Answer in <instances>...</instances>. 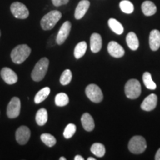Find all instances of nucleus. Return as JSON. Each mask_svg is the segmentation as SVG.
I'll return each instance as SVG.
<instances>
[{
	"label": "nucleus",
	"mask_w": 160,
	"mask_h": 160,
	"mask_svg": "<svg viewBox=\"0 0 160 160\" xmlns=\"http://www.w3.org/2000/svg\"><path fill=\"white\" fill-rule=\"evenodd\" d=\"M31 53V49L28 45L23 44L17 46L11 51V57L13 62L22 64L28 58Z\"/></svg>",
	"instance_id": "1"
},
{
	"label": "nucleus",
	"mask_w": 160,
	"mask_h": 160,
	"mask_svg": "<svg viewBox=\"0 0 160 160\" xmlns=\"http://www.w3.org/2000/svg\"><path fill=\"white\" fill-rule=\"evenodd\" d=\"M62 13L59 11H51L45 14L40 21L42 28L44 31L53 29L62 18Z\"/></svg>",
	"instance_id": "2"
},
{
	"label": "nucleus",
	"mask_w": 160,
	"mask_h": 160,
	"mask_svg": "<svg viewBox=\"0 0 160 160\" xmlns=\"http://www.w3.org/2000/svg\"><path fill=\"white\" fill-rule=\"evenodd\" d=\"M49 65V60L48 58L43 57L36 64L34 68L31 73V78L33 81L40 82L45 77Z\"/></svg>",
	"instance_id": "3"
},
{
	"label": "nucleus",
	"mask_w": 160,
	"mask_h": 160,
	"mask_svg": "<svg viewBox=\"0 0 160 160\" xmlns=\"http://www.w3.org/2000/svg\"><path fill=\"white\" fill-rule=\"evenodd\" d=\"M125 95L128 99H137L141 94L142 88L141 84L137 79H129L125 86Z\"/></svg>",
	"instance_id": "4"
},
{
	"label": "nucleus",
	"mask_w": 160,
	"mask_h": 160,
	"mask_svg": "<svg viewBox=\"0 0 160 160\" xmlns=\"http://www.w3.org/2000/svg\"><path fill=\"white\" fill-rule=\"evenodd\" d=\"M147 148V143L145 138L142 136H135L132 137L128 143V149L131 153L139 154L143 153Z\"/></svg>",
	"instance_id": "5"
},
{
	"label": "nucleus",
	"mask_w": 160,
	"mask_h": 160,
	"mask_svg": "<svg viewBox=\"0 0 160 160\" xmlns=\"http://www.w3.org/2000/svg\"><path fill=\"white\" fill-rule=\"evenodd\" d=\"M85 93L88 98L95 103H99L103 99V93L99 86L95 84L88 85L85 89Z\"/></svg>",
	"instance_id": "6"
},
{
	"label": "nucleus",
	"mask_w": 160,
	"mask_h": 160,
	"mask_svg": "<svg viewBox=\"0 0 160 160\" xmlns=\"http://www.w3.org/2000/svg\"><path fill=\"white\" fill-rule=\"evenodd\" d=\"M11 11L13 17L17 19H25L29 17V11L23 3L15 2L11 5Z\"/></svg>",
	"instance_id": "7"
},
{
	"label": "nucleus",
	"mask_w": 160,
	"mask_h": 160,
	"mask_svg": "<svg viewBox=\"0 0 160 160\" xmlns=\"http://www.w3.org/2000/svg\"><path fill=\"white\" fill-rule=\"evenodd\" d=\"M21 102L18 97H13L7 107V115L10 119H14L19 116Z\"/></svg>",
	"instance_id": "8"
},
{
	"label": "nucleus",
	"mask_w": 160,
	"mask_h": 160,
	"mask_svg": "<svg viewBox=\"0 0 160 160\" xmlns=\"http://www.w3.org/2000/svg\"><path fill=\"white\" fill-rule=\"evenodd\" d=\"M71 30V23L69 21H66L60 28L57 36V43L58 45H62L68 39Z\"/></svg>",
	"instance_id": "9"
},
{
	"label": "nucleus",
	"mask_w": 160,
	"mask_h": 160,
	"mask_svg": "<svg viewBox=\"0 0 160 160\" xmlns=\"http://www.w3.org/2000/svg\"><path fill=\"white\" fill-rule=\"evenodd\" d=\"M31 137V131L27 126H20L16 131V139L19 145H25Z\"/></svg>",
	"instance_id": "10"
},
{
	"label": "nucleus",
	"mask_w": 160,
	"mask_h": 160,
	"mask_svg": "<svg viewBox=\"0 0 160 160\" xmlns=\"http://www.w3.org/2000/svg\"><path fill=\"white\" fill-rule=\"evenodd\" d=\"M1 77L8 85H13L17 83L18 81L17 74L15 73L13 70H11L9 68H3L0 72Z\"/></svg>",
	"instance_id": "11"
},
{
	"label": "nucleus",
	"mask_w": 160,
	"mask_h": 160,
	"mask_svg": "<svg viewBox=\"0 0 160 160\" xmlns=\"http://www.w3.org/2000/svg\"><path fill=\"white\" fill-rule=\"evenodd\" d=\"M108 51L109 54L115 58H121L125 55V50L117 42L111 41L108 45Z\"/></svg>",
	"instance_id": "12"
},
{
	"label": "nucleus",
	"mask_w": 160,
	"mask_h": 160,
	"mask_svg": "<svg viewBox=\"0 0 160 160\" xmlns=\"http://www.w3.org/2000/svg\"><path fill=\"white\" fill-rule=\"evenodd\" d=\"M157 96L154 93H151L144 99L141 104V108L145 111H151L157 107Z\"/></svg>",
	"instance_id": "13"
},
{
	"label": "nucleus",
	"mask_w": 160,
	"mask_h": 160,
	"mask_svg": "<svg viewBox=\"0 0 160 160\" xmlns=\"http://www.w3.org/2000/svg\"><path fill=\"white\" fill-rule=\"evenodd\" d=\"M90 5H91V3L88 0H81L79 2L75 10L74 17L76 19L79 20L84 17L85 13L88 11Z\"/></svg>",
	"instance_id": "14"
},
{
	"label": "nucleus",
	"mask_w": 160,
	"mask_h": 160,
	"mask_svg": "<svg viewBox=\"0 0 160 160\" xmlns=\"http://www.w3.org/2000/svg\"><path fill=\"white\" fill-rule=\"evenodd\" d=\"M149 45L152 51H156L160 48V31L153 30L150 33Z\"/></svg>",
	"instance_id": "15"
},
{
	"label": "nucleus",
	"mask_w": 160,
	"mask_h": 160,
	"mask_svg": "<svg viewBox=\"0 0 160 160\" xmlns=\"http://www.w3.org/2000/svg\"><path fill=\"white\" fill-rule=\"evenodd\" d=\"M102 47V39L99 33H93L91 37V50L93 53H98Z\"/></svg>",
	"instance_id": "16"
},
{
	"label": "nucleus",
	"mask_w": 160,
	"mask_h": 160,
	"mask_svg": "<svg viewBox=\"0 0 160 160\" xmlns=\"http://www.w3.org/2000/svg\"><path fill=\"white\" fill-rule=\"evenodd\" d=\"M82 125L84 129L87 131H92L94 129L95 124L94 120H93V117H91V114L88 113H85L82 116L81 118Z\"/></svg>",
	"instance_id": "17"
},
{
	"label": "nucleus",
	"mask_w": 160,
	"mask_h": 160,
	"mask_svg": "<svg viewBox=\"0 0 160 160\" xmlns=\"http://www.w3.org/2000/svg\"><path fill=\"white\" fill-rule=\"evenodd\" d=\"M142 11L145 16L151 17V16L154 15L157 13V8L153 2L145 1L142 4Z\"/></svg>",
	"instance_id": "18"
},
{
	"label": "nucleus",
	"mask_w": 160,
	"mask_h": 160,
	"mask_svg": "<svg viewBox=\"0 0 160 160\" xmlns=\"http://www.w3.org/2000/svg\"><path fill=\"white\" fill-rule=\"evenodd\" d=\"M126 42H127L129 48L131 49L132 51H137L139 48V39H138L137 34L133 32H130L128 33L127 37H126Z\"/></svg>",
	"instance_id": "19"
},
{
	"label": "nucleus",
	"mask_w": 160,
	"mask_h": 160,
	"mask_svg": "<svg viewBox=\"0 0 160 160\" xmlns=\"http://www.w3.org/2000/svg\"><path fill=\"white\" fill-rule=\"evenodd\" d=\"M108 25L110 28L111 29V31H113L115 33L117 34L121 35L122 33H123L124 31V28L122 25L119 22L118 20L116 19H113V18H111L108 20Z\"/></svg>",
	"instance_id": "20"
},
{
	"label": "nucleus",
	"mask_w": 160,
	"mask_h": 160,
	"mask_svg": "<svg viewBox=\"0 0 160 160\" xmlns=\"http://www.w3.org/2000/svg\"><path fill=\"white\" fill-rule=\"evenodd\" d=\"M48 111L45 108H41L37 112L36 122L39 126L45 125L48 122Z\"/></svg>",
	"instance_id": "21"
},
{
	"label": "nucleus",
	"mask_w": 160,
	"mask_h": 160,
	"mask_svg": "<svg viewBox=\"0 0 160 160\" xmlns=\"http://www.w3.org/2000/svg\"><path fill=\"white\" fill-rule=\"evenodd\" d=\"M50 92H51V89H50V88L48 87H45L44 88L40 90V91L37 93V95L35 96V103L39 104L42 102L44 100L48 97V95L50 94Z\"/></svg>",
	"instance_id": "22"
},
{
	"label": "nucleus",
	"mask_w": 160,
	"mask_h": 160,
	"mask_svg": "<svg viewBox=\"0 0 160 160\" xmlns=\"http://www.w3.org/2000/svg\"><path fill=\"white\" fill-rule=\"evenodd\" d=\"M87 43L85 42H81L78 43L74 49V57L77 59H80L85 54V52L87 51Z\"/></svg>",
	"instance_id": "23"
},
{
	"label": "nucleus",
	"mask_w": 160,
	"mask_h": 160,
	"mask_svg": "<svg viewBox=\"0 0 160 160\" xmlns=\"http://www.w3.org/2000/svg\"><path fill=\"white\" fill-rule=\"evenodd\" d=\"M142 80L147 88H148L150 90H155L157 88V85H156V83L153 82V80L152 79L151 74L149 72H145V73H143Z\"/></svg>",
	"instance_id": "24"
},
{
	"label": "nucleus",
	"mask_w": 160,
	"mask_h": 160,
	"mask_svg": "<svg viewBox=\"0 0 160 160\" xmlns=\"http://www.w3.org/2000/svg\"><path fill=\"white\" fill-rule=\"evenodd\" d=\"M91 151L98 157H102L105 154V148L101 143L93 144L91 148Z\"/></svg>",
	"instance_id": "25"
},
{
	"label": "nucleus",
	"mask_w": 160,
	"mask_h": 160,
	"mask_svg": "<svg viewBox=\"0 0 160 160\" xmlns=\"http://www.w3.org/2000/svg\"><path fill=\"white\" fill-rule=\"evenodd\" d=\"M119 8L123 13L131 14L134 11V6L128 0H122L120 2Z\"/></svg>",
	"instance_id": "26"
},
{
	"label": "nucleus",
	"mask_w": 160,
	"mask_h": 160,
	"mask_svg": "<svg viewBox=\"0 0 160 160\" xmlns=\"http://www.w3.org/2000/svg\"><path fill=\"white\" fill-rule=\"evenodd\" d=\"M69 102V98L65 93H59L55 97V104L59 107L67 105Z\"/></svg>",
	"instance_id": "27"
},
{
	"label": "nucleus",
	"mask_w": 160,
	"mask_h": 160,
	"mask_svg": "<svg viewBox=\"0 0 160 160\" xmlns=\"http://www.w3.org/2000/svg\"><path fill=\"white\" fill-rule=\"evenodd\" d=\"M40 139L43 142L44 144H45L48 147H53L57 143L56 138L50 133H42L40 136Z\"/></svg>",
	"instance_id": "28"
},
{
	"label": "nucleus",
	"mask_w": 160,
	"mask_h": 160,
	"mask_svg": "<svg viewBox=\"0 0 160 160\" xmlns=\"http://www.w3.org/2000/svg\"><path fill=\"white\" fill-rule=\"evenodd\" d=\"M72 80V72L71 70L66 69L63 71L60 77V83L62 85H67L71 82Z\"/></svg>",
	"instance_id": "29"
},
{
	"label": "nucleus",
	"mask_w": 160,
	"mask_h": 160,
	"mask_svg": "<svg viewBox=\"0 0 160 160\" xmlns=\"http://www.w3.org/2000/svg\"><path fill=\"white\" fill-rule=\"evenodd\" d=\"M76 131H77V126L74 124H68V125L66 126L63 135L65 139H71L74 135Z\"/></svg>",
	"instance_id": "30"
},
{
	"label": "nucleus",
	"mask_w": 160,
	"mask_h": 160,
	"mask_svg": "<svg viewBox=\"0 0 160 160\" xmlns=\"http://www.w3.org/2000/svg\"><path fill=\"white\" fill-rule=\"evenodd\" d=\"M53 5L56 7H59V6L67 5L68 3L69 0H51Z\"/></svg>",
	"instance_id": "31"
},
{
	"label": "nucleus",
	"mask_w": 160,
	"mask_h": 160,
	"mask_svg": "<svg viewBox=\"0 0 160 160\" xmlns=\"http://www.w3.org/2000/svg\"><path fill=\"white\" fill-rule=\"evenodd\" d=\"M155 159L156 160H160V148L158 150L157 153H156Z\"/></svg>",
	"instance_id": "32"
},
{
	"label": "nucleus",
	"mask_w": 160,
	"mask_h": 160,
	"mask_svg": "<svg viewBox=\"0 0 160 160\" xmlns=\"http://www.w3.org/2000/svg\"><path fill=\"white\" fill-rule=\"evenodd\" d=\"M74 160H84V158L80 155H77L74 157Z\"/></svg>",
	"instance_id": "33"
},
{
	"label": "nucleus",
	"mask_w": 160,
	"mask_h": 160,
	"mask_svg": "<svg viewBox=\"0 0 160 160\" xmlns=\"http://www.w3.org/2000/svg\"><path fill=\"white\" fill-rule=\"evenodd\" d=\"M88 160H96V159L93 157H88Z\"/></svg>",
	"instance_id": "34"
},
{
	"label": "nucleus",
	"mask_w": 160,
	"mask_h": 160,
	"mask_svg": "<svg viewBox=\"0 0 160 160\" xmlns=\"http://www.w3.org/2000/svg\"><path fill=\"white\" fill-rule=\"evenodd\" d=\"M59 159L60 160H66V158L64 157H62L59 158Z\"/></svg>",
	"instance_id": "35"
},
{
	"label": "nucleus",
	"mask_w": 160,
	"mask_h": 160,
	"mask_svg": "<svg viewBox=\"0 0 160 160\" xmlns=\"http://www.w3.org/2000/svg\"><path fill=\"white\" fill-rule=\"evenodd\" d=\"M0 37H1V31H0Z\"/></svg>",
	"instance_id": "36"
}]
</instances>
